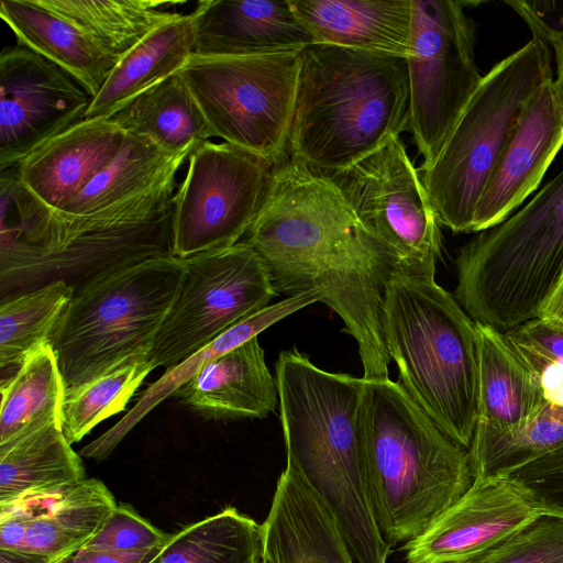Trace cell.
<instances>
[{"instance_id":"obj_28","label":"cell","mask_w":563,"mask_h":563,"mask_svg":"<svg viewBox=\"0 0 563 563\" xmlns=\"http://www.w3.org/2000/svg\"><path fill=\"white\" fill-rule=\"evenodd\" d=\"M0 16L20 45L68 73L95 98L117 62L74 24L37 0H1Z\"/></svg>"},{"instance_id":"obj_17","label":"cell","mask_w":563,"mask_h":563,"mask_svg":"<svg viewBox=\"0 0 563 563\" xmlns=\"http://www.w3.org/2000/svg\"><path fill=\"white\" fill-rule=\"evenodd\" d=\"M547 78L525 107L477 203L473 232L497 225L533 194L563 146V106Z\"/></svg>"},{"instance_id":"obj_25","label":"cell","mask_w":563,"mask_h":563,"mask_svg":"<svg viewBox=\"0 0 563 563\" xmlns=\"http://www.w3.org/2000/svg\"><path fill=\"white\" fill-rule=\"evenodd\" d=\"M81 457L64 435L62 420L0 445V507L55 496L84 481Z\"/></svg>"},{"instance_id":"obj_5","label":"cell","mask_w":563,"mask_h":563,"mask_svg":"<svg viewBox=\"0 0 563 563\" xmlns=\"http://www.w3.org/2000/svg\"><path fill=\"white\" fill-rule=\"evenodd\" d=\"M399 385L454 442L468 450L478 419L474 320L435 280L393 274L382 309Z\"/></svg>"},{"instance_id":"obj_43","label":"cell","mask_w":563,"mask_h":563,"mask_svg":"<svg viewBox=\"0 0 563 563\" xmlns=\"http://www.w3.org/2000/svg\"><path fill=\"white\" fill-rule=\"evenodd\" d=\"M539 317L563 325V275Z\"/></svg>"},{"instance_id":"obj_8","label":"cell","mask_w":563,"mask_h":563,"mask_svg":"<svg viewBox=\"0 0 563 563\" xmlns=\"http://www.w3.org/2000/svg\"><path fill=\"white\" fill-rule=\"evenodd\" d=\"M553 76L550 46L532 37L484 75L421 179L440 223L473 232L475 210L530 98Z\"/></svg>"},{"instance_id":"obj_16","label":"cell","mask_w":563,"mask_h":563,"mask_svg":"<svg viewBox=\"0 0 563 563\" xmlns=\"http://www.w3.org/2000/svg\"><path fill=\"white\" fill-rule=\"evenodd\" d=\"M507 477L475 479L426 531L405 543L407 563H460L500 542L540 515Z\"/></svg>"},{"instance_id":"obj_9","label":"cell","mask_w":563,"mask_h":563,"mask_svg":"<svg viewBox=\"0 0 563 563\" xmlns=\"http://www.w3.org/2000/svg\"><path fill=\"white\" fill-rule=\"evenodd\" d=\"M300 53L191 55L180 74L213 137L274 166L289 155Z\"/></svg>"},{"instance_id":"obj_4","label":"cell","mask_w":563,"mask_h":563,"mask_svg":"<svg viewBox=\"0 0 563 563\" xmlns=\"http://www.w3.org/2000/svg\"><path fill=\"white\" fill-rule=\"evenodd\" d=\"M361 417L374 520L390 548L407 543L472 486L468 451L389 378L365 379Z\"/></svg>"},{"instance_id":"obj_42","label":"cell","mask_w":563,"mask_h":563,"mask_svg":"<svg viewBox=\"0 0 563 563\" xmlns=\"http://www.w3.org/2000/svg\"><path fill=\"white\" fill-rule=\"evenodd\" d=\"M70 554L46 555L25 550H1L0 563H59Z\"/></svg>"},{"instance_id":"obj_24","label":"cell","mask_w":563,"mask_h":563,"mask_svg":"<svg viewBox=\"0 0 563 563\" xmlns=\"http://www.w3.org/2000/svg\"><path fill=\"white\" fill-rule=\"evenodd\" d=\"M474 322L478 353V419L474 433L516 432L532 421L548 401L503 333Z\"/></svg>"},{"instance_id":"obj_45","label":"cell","mask_w":563,"mask_h":563,"mask_svg":"<svg viewBox=\"0 0 563 563\" xmlns=\"http://www.w3.org/2000/svg\"><path fill=\"white\" fill-rule=\"evenodd\" d=\"M59 563H87L78 552H75L65 559H63Z\"/></svg>"},{"instance_id":"obj_31","label":"cell","mask_w":563,"mask_h":563,"mask_svg":"<svg viewBox=\"0 0 563 563\" xmlns=\"http://www.w3.org/2000/svg\"><path fill=\"white\" fill-rule=\"evenodd\" d=\"M91 38L117 63L146 35L177 12L174 2L151 0H37Z\"/></svg>"},{"instance_id":"obj_21","label":"cell","mask_w":563,"mask_h":563,"mask_svg":"<svg viewBox=\"0 0 563 563\" xmlns=\"http://www.w3.org/2000/svg\"><path fill=\"white\" fill-rule=\"evenodd\" d=\"M262 530L263 558L267 563H353L332 510L288 466L278 478Z\"/></svg>"},{"instance_id":"obj_40","label":"cell","mask_w":563,"mask_h":563,"mask_svg":"<svg viewBox=\"0 0 563 563\" xmlns=\"http://www.w3.org/2000/svg\"><path fill=\"white\" fill-rule=\"evenodd\" d=\"M503 476L540 510L563 516V444Z\"/></svg>"},{"instance_id":"obj_10","label":"cell","mask_w":563,"mask_h":563,"mask_svg":"<svg viewBox=\"0 0 563 563\" xmlns=\"http://www.w3.org/2000/svg\"><path fill=\"white\" fill-rule=\"evenodd\" d=\"M324 175L383 246L395 274L435 280L441 223L400 136L351 167Z\"/></svg>"},{"instance_id":"obj_12","label":"cell","mask_w":563,"mask_h":563,"mask_svg":"<svg viewBox=\"0 0 563 563\" xmlns=\"http://www.w3.org/2000/svg\"><path fill=\"white\" fill-rule=\"evenodd\" d=\"M187 273L148 354L170 368L278 296L266 265L244 241L186 258Z\"/></svg>"},{"instance_id":"obj_11","label":"cell","mask_w":563,"mask_h":563,"mask_svg":"<svg viewBox=\"0 0 563 563\" xmlns=\"http://www.w3.org/2000/svg\"><path fill=\"white\" fill-rule=\"evenodd\" d=\"M407 60L409 131L423 158L434 161L483 76L475 58V27L464 2L411 0Z\"/></svg>"},{"instance_id":"obj_36","label":"cell","mask_w":563,"mask_h":563,"mask_svg":"<svg viewBox=\"0 0 563 563\" xmlns=\"http://www.w3.org/2000/svg\"><path fill=\"white\" fill-rule=\"evenodd\" d=\"M152 371L148 356H136L88 384L66 389L62 429L68 442H79L99 422L124 410Z\"/></svg>"},{"instance_id":"obj_13","label":"cell","mask_w":563,"mask_h":563,"mask_svg":"<svg viewBox=\"0 0 563 563\" xmlns=\"http://www.w3.org/2000/svg\"><path fill=\"white\" fill-rule=\"evenodd\" d=\"M173 198L172 255H194L240 242L263 205L272 166L227 142L207 141L188 157Z\"/></svg>"},{"instance_id":"obj_27","label":"cell","mask_w":563,"mask_h":563,"mask_svg":"<svg viewBox=\"0 0 563 563\" xmlns=\"http://www.w3.org/2000/svg\"><path fill=\"white\" fill-rule=\"evenodd\" d=\"M195 11L177 13L156 27L112 68L86 111V119H108L134 97L178 73L194 54Z\"/></svg>"},{"instance_id":"obj_34","label":"cell","mask_w":563,"mask_h":563,"mask_svg":"<svg viewBox=\"0 0 563 563\" xmlns=\"http://www.w3.org/2000/svg\"><path fill=\"white\" fill-rule=\"evenodd\" d=\"M75 294L58 280L4 298L0 305V367L18 369L51 338Z\"/></svg>"},{"instance_id":"obj_30","label":"cell","mask_w":563,"mask_h":563,"mask_svg":"<svg viewBox=\"0 0 563 563\" xmlns=\"http://www.w3.org/2000/svg\"><path fill=\"white\" fill-rule=\"evenodd\" d=\"M117 503L109 488L97 478H85L53 497L34 515L21 550L46 554H73L100 529Z\"/></svg>"},{"instance_id":"obj_37","label":"cell","mask_w":563,"mask_h":563,"mask_svg":"<svg viewBox=\"0 0 563 563\" xmlns=\"http://www.w3.org/2000/svg\"><path fill=\"white\" fill-rule=\"evenodd\" d=\"M501 333L547 401L563 406V325L538 317Z\"/></svg>"},{"instance_id":"obj_7","label":"cell","mask_w":563,"mask_h":563,"mask_svg":"<svg viewBox=\"0 0 563 563\" xmlns=\"http://www.w3.org/2000/svg\"><path fill=\"white\" fill-rule=\"evenodd\" d=\"M186 273V260L158 255L102 275L75 292L49 342L65 388L148 356Z\"/></svg>"},{"instance_id":"obj_39","label":"cell","mask_w":563,"mask_h":563,"mask_svg":"<svg viewBox=\"0 0 563 563\" xmlns=\"http://www.w3.org/2000/svg\"><path fill=\"white\" fill-rule=\"evenodd\" d=\"M170 537L144 519L132 506L120 504L79 551L142 552L162 548Z\"/></svg>"},{"instance_id":"obj_44","label":"cell","mask_w":563,"mask_h":563,"mask_svg":"<svg viewBox=\"0 0 563 563\" xmlns=\"http://www.w3.org/2000/svg\"><path fill=\"white\" fill-rule=\"evenodd\" d=\"M547 44L552 47L554 52L556 70L553 84L556 96L563 106V32L550 37Z\"/></svg>"},{"instance_id":"obj_22","label":"cell","mask_w":563,"mask_h":563,"mask_svg":"<svg viewBox=\"0 0 563 563\" xmlns=\"http://www.w3.org/2000/svg\"><path fill=\"white\" fill-rule=\"evenodd\" d=\"M173 396L211 419H263L278 401L258 336L208 363Z\"/></svg>"},{"instance_id":"obj_35","label":"cell","mask_w":563,"mask_h":563,"mask_svg":"<svg viewBox=\"0 0 563 563\" xmlns=\"http://www.w3.org/2000/svg\"><path fill=\"white\" fill-rule=\"evenodd\" d=\"M563 444V406L548 402L522 429L504 434L474 433L468 448L474 481L503 476Z\"/></svg>"},{"instance_id":"obj_18","label":"cell","mask_w":563,"mask_h":563,"mask_svg":"<svg viewBox=\"0 0 563 563\" xmlns=\"http://www.w3.org/2000/svg\"><path fill=\"white\" fill-rule=\"evenodd\" d=\"M186 155H169L145 136L126 134L113 159L60 211L80 229L146 218L147 197L176 181Z\"/></svg>"},{"instance_id":"obj_32","label":"cell","mask_w":563,"mask_h":563,"mask_svg":"<svg viewBox=\"0 0 563 563\" xmlns=\"http://www.w3.org/2000/svg\"><path fill=\"white\" fill-rule=\"evenodd\" d=\"M65 391L56 355L46 344L1 383L0 445L62 420Z\"/></svg>"},{"instance_id":"obj_41","label":"cell","mask_w":563,"mask_h":563,"mask_svg":"<svg viewBox=\"0 0 563 563\" xmlns=\"http://www.w3.org/2000/svg\"><path fill=\"white\" fill-rule=\"evenodd\" d=\"M529 26L532 37L547 43L563 32V1H506Z\"/></svg>"},{"instance_id":"obj_14","label":"cell","mask_w":563,"mask_h":563,"mask_svg":"<svg viewBox=\"0 0 563 563\" xmlns=\"http://www.w3.org/2000/svg\"><path fill=\"white\" fill-rule=\"evenodd\" d=\"M172 218L173 205L151 218L102 225L46 246L1 240V292L9 298L58 280L77 292L102 275L172 254Z\"/></svg>"},{"instance_id":"obj_33","label":"cell","mask_w":563,"mask_h":563,"mask_svg":"<svg viewBox=\"0 0 563 563\" xmlns=\"http://www.w3.org/2000/svg\"><path fill=\"white\" fill-rule=\"evenodd\" d=\"M263 530L233 507L172 534L147 563H263Z\"/></svg>"},{"instance_id":"obj_29","label":"cell","mask_w":563,"mask_h":563,"mask_svg":"<svg viewBox=\"0 0 563 563\" xmlns=\"http://www.w3.org/2000/svg\"><path fill=\"white\" fill-rule=\"evenodd\" d=\"M110 121L126 134L145 136L169 155H189L213 137L180 71L144 90Z\"/></svg>"},{"instance_id":"obj_1","label":"cell","mask_w":563,"mask_h":563,"mask_svg":"<svg viewBox=\"0 0 563 563\" xmlns=\"http://www.w3.org/2000/svg\"><path fill=\"white\" fill-rule=\"evenodd\" d=\"M245 236L278 294L316 292L340 316L357 343L363 378H388L382 309L394 267L327 175L290 155L272 166Z\"/></svg>"},{"instance_id":"obj_38","label":"cell","mask_w":563,"mask_h":563,"mask_svg":"<svg viewBox=\"0 0 563 563\" xmlns=\"http://www.w3.org/2000/svg\"><path fill=\"white\" fill-rule=\"evenodd\" d=\"M460 563H563V516L542 511L488 550Z\"/></svg>"},{"instance_id":"obj_23","label":"cell","mask_w":563,"mask_h":563,"mask_svg":"<svg viewBox=\"0 0 563 563\" xmlns=\"http://www.w3.org/2000/svg\"><path fill=\"white\" fill-rule=\"evenodd\" d=\"M318 43L407 58L411 0H289Z\"/></svg>"},{"instance_id":"obj_20","label":"cell","mask_w":563,"mask_h":563,"mask_svg":"<svg viewBox=\"0 0 563 563\" xmlns=\"http://www.w3.org/2000/svg\"><path fill=\"white\" fill-rule=\"evenodd\" d=\"M126 133L109 119H86L15 165L22 185L46 208L64 209L107 166Z\"/></svg>"},{"instance_id":"obj_15","label":"cell","mask_w":563,"mask_h":563,"mask_svg":"<svg viewBox=\"0 0 563 563\" xmlns=\"http://www.w3.org/2000/svg\"><path fill=\"white\" fill-rule=\"evenodd\" d=\"M65 70L22 45L0 56V170L84 120L91 102Z\"/></svg>"},{"instance_id":"obj_6","label":"cell","mask_w":563,"mask_h":563,"mask_svg":"<svg viewBox=\"0 0 563 563\" xmlns=\"http://www.w3.org/2000/svg\"><path fill=\"white\" fill-rule=\"evenodd\" d=\"M455 263L453 296L474 321L505 332L538 318L563 275V168Z\"/></svg>"},{"instance_id":"obj_26","label":"cell","mask_w":563,"mask_h":563,"mask_svg":"<svg viewBox=\"0 0 563 563\" xmlns=\"http://www.w3.org/2000/svg\"><path fill=\"white\" fill-rule=\"evenodd\" d=\"M320 301L316 292H302L267 306L216 338L208 345L179 364L167 368L164 375L147 387L136 404L113 427L85 445L79 455L97 462L106 460L123 438L154 407L191 379L203 366L245 341L258 336L261 332L287 316L311 303Z\"/></svg>"},{"instance_id":"obj_3","label":"cell","mask_w":563,"mask_h":563,"mask_svg":"<svg viewBox=\"0 0 563 563\" xmlns=\"http://www.w3.org/2000/svg\"><path fill=\"white\" fill-rule=\"evenodd\" d=\"M409 129L406 58L317 43L300 52L289 155L346 169Z\"/></svg>"},{"instance_id":"obj_2","label":"cell","mask_w":563,"mask_h":563,"mask_svg":"<svg viewBox=\"0 0 563 563\" xmlns=\"http://www.w3.org/2000/svg\"><path fill=\"white\" fill-rule=\"evenodd\" d=\"M275 378L287 466L332 510L357 563H387L366 485L365 379L321 369L295 347L280 352Z\"/></svg>"},{"instance_id":"obj_46","label":"cell","mask_w":563,"mask_h":563,"mask_svg":"<svg viewBox=\"0 0 563 563\" xmlns=\"http://www.w3.org/2000/svg\"><path fill=\"white\" fill-rule=\"evenodd\" d=\"M263 563H267V562H265V561L263 560Z\"/></svg>"},{"instance_id":"obj_19","label":"cell","mask_w":563,"mask_h":563,"mask_svg":"<svg viewBox=\"0 0 563 563\" xmlns=\"http://www.w3.org/2000/svg\"><path fill=\"white\" fill-rule=\"evenodd\" d=\"M194 11L197 56L300 53L318 43L289 0H205Z\"/></svg>"}]
</instances>
